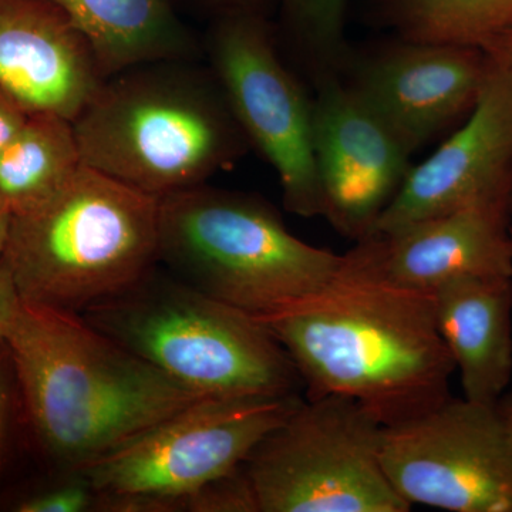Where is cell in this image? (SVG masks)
I'll use <instances>...</instances> for the list:
<instances>
[{
    "instance_id": "obj_1",
    "label": "cell",
    "mask_w": 512,
    "mask_h": 512,
    "mask_svg": "<svg viewBox=\"0 0 512 512\" xmlns=\"http://www.w3.org/2000/svg\"><path fill=\"white\" fill-rule=\"evenodd\" d=\"M259 320L291 356L306 399L350 397L390 427L451 397L456 366L433 293L394 284L356 247L328 284Z\"/></svg>"
},
{
    "instance_id": "obj_2",
    "label": "cell",
    "mask_w": 512,
    "mask_h": 512,
    "mask_svg": "<svg viewBox=\"0 0 512 512\" xmlns=\"http://www.w3.org/2000/svg\"><path fill=\"white\" fill-rule=\"evenodd\" d=\"M3 340L37 436L74 470L202 399L77 312L22 299Z\"/></svg>"
},
{
    "instance_id": "obj_3",
    "label": "cell",
    "mask_w": 512,
    "mask_h": 512,
    "mask_svg": "<svg viewBox=\"0 0 512 512\" xmlns=\"http://www.w3.org/2000/svg\"><path fill=\"white\" fill-rule=\"evenodd\" d=\"M73 127L84 165L158 200L207 183L249 146L217 77L195 60L107 77Z\"/></svg>"
},
{
    "instance_id": "obj_4",
    "label": "cell",
    "mask_w": 512,
    "mask_h": 512,
    "mask_svg": "<svg viewBox=\"0 0 512 512\" xmlns=\"http://www.w3.org/2000/svg\"><path fill=\"white\" fill-rule=\"evenodd\" d=\"M160 200L87 165L13 214L3 261L25 301L82 313L158 264Z\"/></svg>"
},
{
    "instance_id": "obj_5",
    "label": "cell",
    "mask_w": 512,
    "mask_h": 512,
    "mask_svg": "<svg viewBox=\"0 0 512 512\" xmlns=\"http://www.w3.org/2000/svg\"><path fill=\"white\" fill-rule=\"evenodd\" d=\"M80 315L200 397L289 396L303 386L261 320L156 268Z\"/></svg>"
},
{
    "instance_id": "obj_6",
    "label": "cell",
    "mask_w": 512,
    "mask_h": 512,
    "mask_svg": "<svg viewBox=\"0 0 512 512\" xmlns=\"http://www.w3.org/2000/svg\"><path fill=\"white\" fill-rule=\"evenodd\" d=\"M342 255L295 237L274 208L207 184L160 198L158 264L261 319L318 291Z\"/></svg>"
},
{
    "instance_id": "obj_7",
    "label": "cell",
    "mask_w": 512,
    "mask_h": 512,
    "mask_svg": "<svg viewBox=\"0 0 512 512\" xmlns=\"http://www.w3.org/2000/svg\"><path fill=\"white\" fill-rule=\"evenodd\" d=\"M384 426L356 400L306 399L245 460L259 512H407L384 473Z\"/></svg>"
},
{
    "instance_id": "obj_8",
    "label": "cell",
    "mask_w": 512,
    "mask_h": 512,
    "mask_svg": "<svg viewBox=\"0 0 512 512\" xmlns=\"http://www.w3.org/2000/svg\"><path fill=\"white\" fill-rule=\"evenodd\" d=\"M301 402L299 394L202 397L76 473L87 478L96 494L183 501L241 467Z\"/></svg>"
},
{
    "instance_id": "obj_9",
    "label": "cell",
    "mask_w": 512,
    "mask_h": 512,
    "mask_svg": "<svg viewBox=\"0 0 512 512\" xmlns=\"http://www.w3.org/2000/svg\"><path fill=\"white\" fill-rule=\"evenodd\" d=\"M204 53L248 143L278 174L286 211L323 217L312 100L282 62L266 16L238 13L212 20Z\"/></svg>"
},
{
    "instance_id": "obj_10",
    "label": "cell",
    "mask_w": 512,
    "mask_h": 512,
    "mask_svg": "<svg viewBox=\"0 0 512 512\" xmlns=\"http://www.w3.org/2000/svg\"><path fill=\"white\" fill-rule=\"evenodd\" d=\"M382 464L410 507L512 512V439L498 406L451 396L384 427Z\"/></svg>"
},
{
    "instance_id": "obj_11",
    "label": "cell",
    "mask_w": 512,
    "mask_h": 512,
    "mask_svg": "<svg viewBox=\"0 0 512 512\" xmlns=\"http://www.w3.org/2000/svg\"><path fill=\"white\" fill-rule=\"evenodd\" d=\"M487 57L483 90L463 126L426 161L410 168L367 235L389 234L471 205L510 201L512 73L503 60Z\"/></svg>"
},
{
    "instance_id": "obj_12",
    "label": "cell",
    "mask_w": 512,
    "mask_h": 512,
    "mask_svg": "<svg viewBox=\"0 0 512 512\" xmlns=\"http://www.w3.org/2000/svg\"><path fill=\"white\" fill-rule=\"evenodd\" d=\"M313 153L325 214L340 234L365 238L410 171L412 154L339 74L316 79Z\"/></svg>"
},
{
    "instance_id": "obj_13",
    "label": "cell",
    "mask_w": 512,
    "mask_h": 512,
    "mask_svg": "<svg viewBox=\"0 0 512 512\" xmlns=\"http://www.w3.org/2000/svg\"><path fill=\"white\" fill-rule=\"evenodd\" d=\"M487 53L474 47L407 42L356 64L349 86L416 153L476 106Z\"/></svg>"
},
{
    "instance_id": "obj_14",
    "label": "cell",
    "mask_w": 512,
    "mask_h": 512,
    "mask_svg": "<svg viewBox=\"0 0 512 512\" xmlns=\"http://www.w3.org/2000/svg\"><path fill=\"white\" fill-rule=\"evenodd\" d=\"M510 201L484 202L370 234L356 247L375 271L421 292L457 276H512Z\"/></svg>"
},
{
    "instance_id": "obj_15",
    "label": "cell",
    "mask_w": 512,
    "mask_h": 512,
    "mask_svg": "<svg viewBox=\"0 0 512 512\" xmlns=\"http://www.w3.org/2000/svg\"><path fill=\"white\" fill-rule=\"evenodd\" d=\"M103 80L89 43L52 0H0V86L30 113L73 121Z\"/></svg>"
},
{
    "instance_id": "obj_16",
    "label": "cell",
    "mask_w": 512,
    "mask_h": 512,
    "mask_svg": "<svg viewBox=\"0 0 512 512\" xmlns=\"http://www.w3.org/2000/svg\"><path fill=\"white\" fill-rule=\"evenodd\" d=\"M431 293L464 399L497 406L512 382V276H457Z\"/></svg>"
},
{
    "instance_id": "obj_17",
    "label": "cell",
    "mask_w": 512,
    "mask_h": 512,
    "mask_svg": "<svg viewBox=\"0 0 512 512\" xmlns=\"http://www.w3.org/2000/svg\"><path fill=\"white\" fill-rule=\"evenodd\" d=\"M92 49L103 79L163 60H195L200 46L171 0H52Z\"/></svg>"
},
{
    "instance_id": "obj_18",
    "label": "cell",
    "mask_w": 512,
    "mask_h": 512,
    "mask_svg": "<svg viewBox=\"0 0 512 512\" xmlns=\"http://www.w3.org/2000/svg\"><path fill=\"white\" fill-rule=\"evenodd\" d=\"M73 121L30 113L0 151V198L18 214L55 192L82 165Z\"/></svg>"
},
{
    "instance_id": "obj_19",
    "label": "cell",
    "mask_w": 512,
    "mask_h": 512,
    "mask_svg": "<svg viewBox=\"0 0 512 512\" xmlns=\"http://www.w3.org/2000/svg\"><path fill=\"white\" fill-rule=\"evenodd\" d=\"M382 5L407 42L487 52L512 33V0H382Z\"/></svg>"
},
{
    "instance_id": "obj_20",
    "label": "cell",
    "mask_w": 512,
    "mask_h": 512,
    "mask_svg": "<svg viewBox=\"0 0 512 512\" xmlns=\"http://www.w3.org/2000/svg\"><path fill=\"white\" fill-rule=\"evenodd\" d=\"M282 23L313 77L340 74L348 66L345 39L348 0H276Z\"/></svg>"
},
{
    "instance_id": "obj_21",
    "label": "cell",
    "mask_w": 512,
    "mask_h": 512,
    "mask_svg": "<svg viewBox=\"0 0 512 512\" xmlns=\"http://www.w3.org/2000/svg\"><path fill=\"white\" fill-rule=\"evenodd\" d=\"M184 511L259 512L258 501L244 464L183 498Z\"/></svg>"
},
{
    "instance_id": "obj_22",
    "label": "cell",
    "mask_w": 512,
    "mask_h": 512,
    "mask_svg": "<svg viewBox=\"0 0 512 512\" xmlns=\"http://www.w3.org/2000/svg\"><path fill=\"white\" fill-rule=\"evenodd\" d=\"M96 491L87 478L77 473L70 483L23 501L20 512H84L94 510Z\"/></svg>"
},
{
    "instance_id": "obj_23",
    "label": "cell",
    "mask_w": 512,
    "mask_h": 512,
    "mask_svg": "<svg viewBox=\"0 0 512 512\" xmlns=\"http://www.w3.org/2000/svg\"><path fill=\"white\" fill-rule=\"evenodd\" d=\"M29 116L30 111L0 86V151L19 133Z\"/></svg>"
},
{
    "instance_id": "obj_24",
    "label": "cell",
    "mask_w": 512,
    "mask_h": 512,
    "mask_svg": "<svg viewBox=\"0 0 512 512\" xmlns=\"http://www.w3.org/2000/svg\"><path fill=\"white\" fill-rule=\"evenodd\" d=\"M22 296L13 278L8 264L0 259V340L5 339L16 312H18Z\"/></svg>"
},
{
    "instance_id": "obj_25",
    "label": "cell",
    "mask_w": 512,
    "mask_h": 512,
    "mask_svg": "<svg viewBox=\"0 0 512 512\" xmlns=\"http://www.w3.org/2000/svg\"><path fill=\"white\" fill-rule=\"evenodd\" d=\"M195 8L210 13L212 20L238 13L265 15L269 5L276 0H188Z\"/></svg>"
},
{
    "instance_id": "obj_26",
    "label": "cell",
    "mask_w": 512,
    "mask_h": 512,
    "mask_svg": "<svg viewBox=\"0 0 512 512\" xmlns=\"http://www.w3.org/2000/svg\"><path fill=\"white\" fill-rule=\"evenodd\" d=\"M10 409V389L5 370L0 366V461H2L3 446H5L6 430H8Z\"/></svg>"
},
{
    "instance_id": "obj_27",
    "label": "cell",
    "mask_w": 512,
    "mask_h": 512,
    "mask_svg": "<svg viewBox=\"0 0 512 512\" xmlns=\"http://www.w3.org/2000/svg\"><path fill=\"white\" fill-rule=\"evenodd\" d=\"M12 218V210H10L9 205L0 198V256L5 254L6 245H8Z\"/></svg>"
},
{
    "instance_id": "obj_28",
    "label": "cell",
    "mask_w": 512,
    "mask_h": 512,
    "mask_svg": "<svg viewBox=\"0 0 512 512\" xmlns=\"http://www.w3.org/2000/svg\"><path fill=\"white\" fill-rule=\"evenodd\" d=\"M485 53L503 60L512 73V33L511 35L504 37L501 42H498L497 45L491 47V49L487 50Z\"/></svg>"
},
{
    "instance_id": "obj_29",
    "label": "cell",
    "mask_w": 512,
    "mask_h": 512,
    "mask_svg": "<svg viewBox=\"0 0 512 512\" xmlns=\"http://www.w3.org/2000/svg\"><path fill=\"white\" fill-rule=\"evenodd\" d=\"M512 439V382L497 404Z\"/></svg>"
},
{
    "instance_id": "obj_30",
    "label": "cell",
    "mask_w": 512,
    "mask_h": 512,
    "mask_svg": "<svg viewBox=\"0 0 512 512\" xmlns=\"http://www.w3.org/2000/svg\"><path fill=\"white\" fill-rule=\"evenodd\" d=\"M510 212L512 215V190H511V195H510Z\"/></svg>"
},
{
    "instance_id": "obj_31",
    "label": "cell",
    "mask_w": 512,
    "mask_h": 512,
    "mask_svg": "<svg viewBox=\"0 0 512 512\" xmlns=\"http://www.w3.org/2000/svg\"><path fill=\"white\" fill-rule=\"evenodd\" d=\"M511 245H512V224H511Z\"/></svg>"
}]
</instances>
